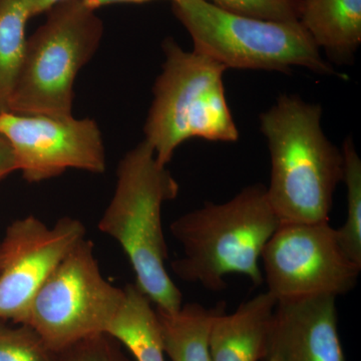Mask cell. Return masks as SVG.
<instances>
[{
  "instance_id": "6",
  "label": "cell",
  "mask_w": 361,
  "mask_h": 361,
  "mask_svg": "<svg viewBox=\"0 0 361 361\" xmlns=\"http://www.w3.org/2000/svg\"><path fill=\"white\" fill-rule=\"evenodd\" d=\"M47 13L26 39L8 113L68 118L75 78L99 49L104 23L84 0H65Z\"/></svg>"
},
{
  "instance_id": "23",
  "label": "cell",
  "mask_w": 361,
  "mask_h": 361,
  "mask_svg": "<svg viewBox=\"0 0 361 361\" xmlns=\"http://www.w3.org/2000/svg\"><path fill=\"white\" fill-rule=\"evenodd\" d=\"M85 4L90 8L97 11L101 7L118 4H142V2L151 1V0H84ZM175 1V0H172Z\"/></svg>"
},
{
  "instance_id": "13",
  "label": "cell",
  "mask_w": 361,
  "mask_h": 361,
  "mask_svg": "<svg viewBox=\"0 0 361 361\" xmlns=\"http://www.w3.org/2000/svg\"><path fill=\"white\" fill-rule=\"evenodd\" d=\"M299 21L332 63H353L361 42V0H301Z\"/></svg>"
},
{
  "instance_id": "22",
  "label": "cell",
  "mask_w": 361,
  "mask_h": 361,
  "mask_svg": "<svg viewBox=\"0 0 361 361\" xmlns=\"http://www.w3.org/2000/svg\"><path fill=\"white\" fill-rule=\"evenodd\" d=\"M21 1L25 4L26 11L32 18L39 14L47 13L52 7L65 0H21Z\"/></svg>"
},
{
  "instance_id": "2",
  "label": "cell",
  "mask_w": 361,
  "mask_h": 361,
  "mask_svg": "<svg viewBox=\"0 0 361 361\" xmlns=\"http://www.w3.org/2000/svg\"><path fill=\"white\" fill-rule=\"evenodd\" d=\"M179 190L144 140L120 161L115 192L97 225L125 252L135 286L157 310L166 312H176L183 305L182 292L166 268L169 253L161 223L164 204L175 200Z\"/></svg>"
},
{
  "instance_id": "18",
  "label": "cell",
  "mask_w": 361,
  "mask_h": 361,
  "mask_svg": "<svg viewBox=\"0 0 361 361\" xmlns=\"http://www.w3.org/2000/svg\"><path fill=\"white\" fill-rule=\"evenodd\" d=\"M0 361H59L30 325L0 322Z\"/></svg>"
},
{
  "instance_id": "24",
  "label": "cell",
  "mask_w": 361,
  "mask_h": 361,
  "mask_svg": "<svg viewBox=\"0 0 361 361\" xmlns=\"http://www.w3.org/2000/svg\"><path fill=\"white\" fill-rule=\"evenodd\" d=\"M266 361H279V360H278L277 358H275V357H269Z\"/></svg>"
},
{
  "instance_id": "11",
  "label": "cell",
  "mask_w": 361,
  "mask_h": 361,
  "mask_svg": "<svg viewBox=\"0 0 361 361\" xmlns=\"http://www.w3.org/2000/svg\"><path fill=\"white\" fill-rule=\"evenodd\" d=\"M336 298L324 295L277 302L266 360L345 361L337 329Z\"/></svg>"
},
{
  "instance_id": "20",
  "label": "cell",
  "mask_w": 361,
  "mask_h": 361,
  "mask_svg": "<svg viewBox=\"0 0 361 361\" xmlns=\"http://www.w3.org/2000/svg\"><path fill=\"white\" fill-rule=\"evenodd\" d=\"M59 361H135L109 334H99L58 353Z\"/></svg>"
},
{
  "instance_id": "9",
  "label": "cell",
  "mask_w": 361,
  "mask_h": 361,
  "mask_svg": "<svg viewBox=\"0 0 361 361\" xmlns=\"http://www.w3.org/2000/svg\"><path fill=\"white\" fill-rule=\"evenodd\" d=\"M0 135L16 159V170L28 183L59 177L68 170L103 174L106 149L92 118L0 114Z\"/></svg>"
},
{
  "instance_id": "10",
  "label": "cell",
  "mask_w": 361,
  "mask_h": 361,
  "mask_svg": "<svg viewBox=\"0 0 361 361\" xmlns=\"http://www.w3.org/2000/svg\"><path fill=\"white\" fill-rule=\"evenodd\" d=\"M85 236V225L68 216L51 226L35 216L9 224L0 240V322L27 323L40 287Z\"/></svg>"
},
{
  "instance_id": "3",
  "label": "cell",
  "mask_w": 361,
  "mask_h": 361,
  "mask_svg": "<svg viewBox=\"0 0 361 361\" xmlns=\"http://www.w3.org/2000/svg\"><path fill=\"white\" fill-rule=\"evenodd\" d=\"M280 224L263 184L249 185L225 203L206 202L170 225L171 234L183 247L172 269L184 281L209 291L224 290L229 274L262 285L259 259Z\"/></svg>"
},
{
  "instance_id": "21",
  "label": "cell",
  "mask_w": 361,
  "mask_h": 361,
  "mask_svg": "<svg viewBox=\"0 0 361 361\" xmlns=\"http://www.w3.org/2000/svg\"><path fill=\"white\" fill-rule=\"evenodd\" d=\"M16 159L8 142L0 135V183L16 172Z\"/></svg>"
},
{
  "instance_id": "19",
  "label": "cell",
  "mask_w": 361,
  "mask_h": 361,
  "mask_svg": "<svg viewBox=\"0 0 361 361\" xmlns=\"http://www.w3.org/2000/svg\"><path fill=\"white\" fill-rule=\"evenodd\" d=\"M230 13L274 21H297L301 0H207Z\"/></svg>"
},
{
  "instance_id": "5",
  "label": "cell",
  "mask_w": 361,
  "mask_h": 361,
  "mask_svg": "<svg viewBox=\"0 0 361 361\" xmlns=\"http://www.w3.org/2000/svg\"><path fill=\"white\" fill-rule=\"evenodd\" d=\"M173 11L194 42L193 51L226 68L288 73L301 66L338 75L322 58L300 21H274L230 13L207 0H175Z\"/></svg>"
},
{
  "instance_id": "8",
  "label": "cell",
  "mask_w": 361,
  "mask_h": 361,
  "mask_svg": "<svg viewBox=\"0 0 361 361\" xmlns=\"http://www.w3.org/2000/svg\"><path fill=\"white\" fill-rule=\"evenodd\" d=\"M260 258L267 291L277 302L344 295L355 288L361 271L329 222L280 224Z\"/></svg>"
},
{
  "instance_id": "17",
  "label": "cell",
  "mask_w": 361,
  "mask_h": 361,
  "mask_svg": "<svg viewBox=\"0 0 361 361\" xmlns=\"http://www.w3.org/2000/svg\"><path fill=\"white\" fill-rule=\"evenodd\" d=\"M344 178L348 190V215L343 226L336 229L339 245L345 255L361 266V160L353 137L342 146Z\"/></svg>"
},
{
  "instance_id": "12",
  "label": "cell",
  "mask_w": 361,
  "mask_h": 361,
  "mask_svg": "<svg viewBox=\"0 0 361 361\" xmlns=\"http://www.w3.org/2000/svg\"><path fill=\"white\" fill-rule=\"evenodd\" d=\"M277 300L269 292L240 304L234 312L221 311L209 337L211 361L266 360Z\"/></svg>"
},
{
  "instance_id": "14",
  "label": "cell",
  "mask_w": 361,
  "mask_h": 361,
  "mask_svg": "<svg viewBox=\"0 0 361 361\" xmlns=\"http://www.w3.org/2000/svg\"><path fill=\"white\" fill-rule=\"evenodd\" d=\"M106 334L135 361H166L155 306L135 283L125 287V299Z\"/></svg>"
},
{
  "instance_id": "7",
  "label": "cell",
  "mask_w": 361,
  "mask_h": 361,
  "mask_svg": "<svg viewBox=\"0 0 361 361\" xmlns=\"http://www.w3.org/2000/svg\"><path fill=\"white\" fill-rule=\"evenodd\" d=\"M125 299L104 277L94 247L84 239L40 287L30 305V325L54 353L106 334Z\"/></svg>"
},
{
  "instance_id": "16",
  "label": "cell",
  "mask_w": 361,
  "mask_h": 361,
  "mask_svg": "<svg viewBox=\"0 0 361 361\" xmlns=\"http://www.w3.org/2000/svg\"><path fill=\"white\" fill-rule=\"evenodd\" d=\"M30 20L21 0H0V114L8 111L25 56Z\"/></svg>"
},
{
  "instance_id": "1",
  "label": "cell",
  "mask_w": 361,
  "mask_h": 361,
  "mask_svg": "<svg viewBox=\"0 0 361 361\" xmlns=\"http://www.w3.org/2000/svg\"><path fill=\"white\" fill-rule=\"evenodd\" d=\"M322 108L281 94L260 115L271 158L268 199L281 224L329 222L344 156L322 127Z\"/></svg>"
},
{
  "instance_id": "15",
  "label": "cell",
  "mask_w": 361,
  "mask_h": 361,
  "mask_svg": "<svg viewBox=\"0 0 361 361\" xmlns=\"http://www.w3.org/2000/svg\"><path fill=\"white\" fill-rule=\"evenodd\" d=\"M156 310L166 356L171 361H211L209 337L214 319L225 303L207 308L187 303L176 312Z\"/></svg>"
},
{
  "instance_id": "4",
  "label": "cell",
  "mask_w": 361,
  "mask_h": 361,
  "mask_svg": "<svg viewBox=\"0 0 361 361\" xmlns=\"http://www.w3.org/2000/svg\"><path fill=\"white\" fill-rule=\"evenodd\" d=\"M165 61L154 85V99L144 126L145 141L166 166L188 140L234 142L239 130L228 106L223 75L214 59L183 49L173 39L163 42Z\"/></svg>"
}]
</instances>
